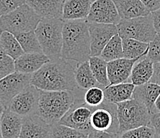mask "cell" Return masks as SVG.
Here are the masks:
<instances>
[{
    "label": "cell",
    "mask_w": 160,
    "mask_h": 138,
    "mask_svg": "<svg viewBox=\"0 0 160 138\" xmlns=\"http://www.w3.org/2000/svg\"><path fill=\"white\" fill-rule=\"evenodd\" d=\"M77 64L63 58L50 60L32 74L30 84L43 91H74L78 88L74 75Z\"/></svg>",
    "instance_id": "1"
},
{
    "label": "cell",
    "mask_w": 160,
    "mask_h": 138,
    "mask_svg": "<svg viewBox=\"0 0 160 138\" xmlns=\"http://www.w3.org/2000/svg\"><path fill=\"white\" fill-rule=\"evenodd\" d=\"M91 56L90 34L86 20L65 21L62 30V58L82 63Z\"/></svg>",
    "instance_id": "2"
},
{
    "label": "cell",
    "mask_w": 160,
    "mask_h": 138,
    "mask_svg": "<svg viewBox=\"0 0 160 138\" xmlns=\"http://www.w3.org/2000/svg\"><path fill=\"white\" fill-rule=\"evenodd\" d=\"M40 90L37 115L49 125L58 123L73 104L77 91Z\"/></svg>",
    "instance_id": "3"
},
{
    "label": "cell",
    "mask_w": 160,
    "mask_h": 138,
    "mask_svg": "<svg viewBox=\"0 0 160 138\" xmlns=\"http://www.w3.org/2000/svg\"><path fill=\"white\" fill-rule=\"evenodd\" d=\"M64 22L62 18H42L34 30L42 53L50 60L62 58Z\"/></svg>",
    "instance_id": "4"
},
{
    "label": "cell",
    "mask_w": 160,
    "mask_h": 138,
    "mask_svg": "<svg viewBox=\"0 0 160 138\" xmlns=\"http://www.w3.org/2000/svg\"><path fill=\"white\" fill-rule=\"evenodd\" d=\"M116 105L120 133L139 126H150L151 113L140 101L132 98Z\"/></svg>",
    "instance_id": "5"
},
{
    "label": "cell",
    "mask_w": 160,
    "mask_h": 138,
    "mask_svg": "<svg viewBox=\"0 0 160 138\" xmlns=\"http://www.w3.org/2000/svg\"><path fill=\"white\" fill-rule=\"evenodd\" d=\"M42 18L32 7L24 3L9 14L0 17V30L14 34L35 30Z\"/></svg>",
    "instance_id": "6"
},
{
    "label": "cell",
    "mask_w": 160,
    "mask_h": 138,
    "mask_svg": "<svg viewBox=\"0 0 160 138\" xmlns=\"http://www.w3.org/2000/svg\"><path fill=\"white\" fill-rule=\"evenodd\" d=\"M116 26L118 34L122 39L132 38L150 43L157 33L151 14L136 18H121Z\"/></svg>",
    "instance_id": "7"
},
{
    "label": "cell",
    "mask_w": 160,
    "mask_h": 138,
    "mask_svg": "<svg viewBox=\"0 0 160 138\" xmlns=\"http://www.w3.org/2000/svg\"><path fill=\"white\" fill-rule=\"evenodd\" d=\"M85 90L78 88L77 96L69 110L60 120L59 123L78 129L80 131L89 133L92 130L90 126V117L94 107L87 105L84 101Z\"/></svg>",
    "instance_id": "8"
},
{
    "label": "cell",
    "mask_w": 160,
    "mask_h": 138,
    "mask_svg": "<svg viewBox=\"0 0 160 138\" xmlns=\"http://www.w3.org/2000/svg\"><path fill=\"white\" fill-rule=\"evenodd\" d=\"M90 126L94 130L120 133L117 105L104 100L99 107H94L90 117Z\"/></svg>",
    "instance_id": "9"
},
{
    "label": "cell",
    "mask_w": 160,
    "mask_h": 138,
    "mask_svg": "<svg viewBox=\"0 0 160 138\" xmlns=\"http://www.w3.org/2000/svg\"><path fill=\"white\" fill-rule=\"evenodd\" d=\"M40 90L30 85L13 98L7 109L22 117L37 114Z\"/></svg>",
    "instance_id": "10"
},
{
    "label": "cell",
    "mask_w": 160,
    "mask_h": 138,
    "mask_svg": "<svg viewBox=\"0 0 160 138\" xmlns=\"http://www.w3.org/2000/svg\"><path fill=\"white\" fill-rule=\"evenodd\" d=\"M32 74L14 72L0 79V100L6 109L18 94L30 84Z\"/></svg>",
    "instance_id": "11"
},
{
    "label": "cell",
    "mask_w": 160,
    "mask_h": 138,
    "mask_svg": "<svg viewBox=\"0 0 160 138\" xmlns=\"http://www.w3.org/2000/svg\"><path fill=\"white\" fill-rule=\"evenodd\" d=\"M120 20L121 17L112 0H94L86 18L88 22L113 25H117Z\"/></svg>",
    "instance_id": "12"
},
{
    "label": "cell",
    "mask_w": 160,
    "mask_h": 138,
    "mask_svg": "<svg viewBox=\"0 0 160 138\" xmlns=\"http://www.w3.org/2000/svg\"><path fill=\"white\" fill-rule=\"evenodd\" d=\"M91 56H100L112 37L118 33L116 25L88 22Z\"/></svg>",
    "instance_id": "13"
},
{
    "label": "cell",
    "mask_w": 160,
    "mask_h": 138,
    "mask_svg": "<svg viewBox=\"0 0 160 138\" xmlns=\"http://www.w3.org/2000/svg\"><path fill=\"white\" fill-rule=\"evenodd\" d=\"M140 59L142 58L128 59L122 57L108 62V77L109 85L130 82L129 78L134 64Z\"/></svg>",
    "instance_id": "14"
},
{
    "label": "cell",
    "mask_w": 160,
    "mask_h": 138,
    "mask_svg": "<svg viewBox=\"0 0 160 138\" xmlns=\"http://www.w3.org/2000/svg\"><path fill=\"white\" fill-rule=\"evenodd\" d=\"M50 126L37 114L24 117L19 138H49Z\"/></svg>",
    "instance_id": "15"
},
{
    "label": "cell",
    "mask_w": 160,
    "mask_h": 138,
    "mask_svg": "<svg viewBox=\"0 0 160 138\" xmlns=\"http://www.w3.org/2000/svg\"><path fill=\"white\" fill-rule=\"evenodd\" d=\"M65 1V0H26V3L32 7L42 18H62Z\"/></svg>",
    "instance_id": "16"
},
{
    "label": "cell",
    "mask_w": 160,
    "mask_h": 138,
    "mask_svg": "<svg viewBox=\"0 0 160 138\" xmlns=\"http://www.w3.org/2000/svg\"><path fill=\"white\" fill-rule=\"evenodd\" d=\"M50 59L44 53H26L14 60L15 71L25 74H33L40 69Z\"/></svg>",
    "instance_id": "17"
},
{
    "label": "cell",
    "mask_w": 160,
    "mask_h": 138,
    "mask_svg": "<svg viewBox=\"0 0 160 138\" xmlns=\"http://www.w3.org/2000/svg\"><path fill=\"white\" fill-rule=\"evenodd\" d=\"M159 94L160 86L155 83L148 82L142 85L135 87L132 98L143 103L151 114H152L157 112L155 104Z\"/></svg>",
    "instance_id": "18"
},
{
    "label": "cell",
    "mask_w": 160,
    "mask_h": 138,
    "mask_svg": "<svg viewBox=\"0 0 160 138\" xmlns=\"http://www.w3.org/2000/svg\"><path fill=\"white\" fill-rule=\"evenodd\" d=\"M93 0H65L62 18L69 20H86Z\"/></svg>",
    "instance_id": "19"
},
{
    "label": "cell",
    "mask_w": 160,
    "mask_h": 138,
    "mask_svg": "<svg viewBox=\"0 0 160 138\" xmlns=\"http://www.w3.org/2000/svg\"><path fill=\"white\" fill-rule=\"evenodd\" d=\"M23 117L6 109L0 117L1 133L3 138H19Z\"/></svg>",
    "instance_id": "20"
},
{
    "label": "cell",
    "mask_w": 160,
    "mask_h": 138,
    "mask_svg": "<svg viewBox=\"0 0 160 138\" xmlns=\"http://www.w3.org/2000/svg\"><path fill=\"white\" fill-rule=\"evenodd\" d=\"M121 18H132L151 14L141 0H112Z\"/></svg>",
    "instance_id": "21"
},
{
    "label": "cell",
    "mask_w": 160,
    "mask_h": 138,
    "mask_svg": "<svg viewBox=\"0 0 160 138\" xmlns=\"http://www.w3.org/2000/svg\"><path fill=\"white\" fill-rule=\"evenodd\" d=\"M153 73L154 63L146 56L134 64L129 81L135 86L142 85L150 82Z\"/></svg>",
    "instance_id": "22"
},
{
    "label": "cell",
    "mask_w": 160,
    "mask_h": 138,
    "mask_svg": "<svg viewBox=\"0 0 160 138\" xmlns=\"http://www.w3.org/2000/svg\"><path fill=\"white\" fill-rule=\"evenodd\" d=\"M136 86L131 82L108 85L104 88V98L113 103L122 102L132 98Z\"/></svg>",
    "instance_id": "23"
},
{
    "label": "cell",
    "mask_w": 160,
    "mask_h": 138,
    "mask_svg": "<svg viewBox=\"0 0 160 138\" xmlns=\"http://www.w3.org/2000/svg\"><path fill=\"white\" fill-rule=\"evenodd\" d=\"M76 83L79 88L82 90H88L92 87H100L90 68L89 61L86 60L82 63H78L76 67L75 72Z\"/></svg>",
    "instance_id": "24"
},
{
    "label": "cell",
    "mask_w": 160,
    "mask_h": 138,
    "mask_svg": "<svg viewBox=\"0 0 160 138\" xmlns=\"http://www.w3.org/2000/svg\"><path fill=\"white\" fill-rule=\"evenodd\" d=\"M0 49L14 60L25 53L15 35L6 30H0Z\"/></svg>",
    "instance_id": "25"
},
{
    "label": "cell",
    "mask_w": 160,
    "mask_h": 138,
    "mask_svg": "<svg viewBox=\"0 0 160 138\" xmlns=\"http://www.w3.org/2000/svg\"><path fill=\"white\" fill-rule=\"evenodd\" d=\"M123 57L128 59L142 58L147 56L149 49V43L132 38L123 39Z\"/></svg>",
    "instance_id": "26"
},
{
    "label": "cell",
    "mask_w": 160,
    "mask_h": 138,
    "mask_svg": "<svg viewBox=\"0 0 160 138\" xmlns=\"http://www.w3.org/2000/svg\"><path fill=\"white\" fill-rule=\"evenodd\" d=\"M90 68L95 79L99 83L101 88H104L109 85L108 77V62L100 56H90Z\"/></svg>",
    "instance_id": "27"
},
{
    "label": "cell",
    "mask_w": 160,
    "mask_h": 138,
    "mask_svg": "<svg viewBox=\"0 0 160 138\" xmlns=\"http://www.w3.org/2000/svg\"><path fill=\"white\" fill-rule=\"evenodd\" d=\"M100 56L107 62L123 57V39L118 33L108 42Z\"/></svg>",
    "instance_id": "28"
},
{
    "label": "cell",
    "mask_w": 160,
    "mask_h": 138,
    "mask_svg": "<svg viewBox=\"0 0 160 138\" xmlns=\"http://www.w3.org/2000/svg\"><path fill=\"white\" fill-rule=\"evenodd\" d=\"M14 35H15L16 38L18 39L23 51L26 53H43L42 49L41 48L40 43H39L38 39L34 30L16 33Z\"/></svg>",
    "instance_id": "29"
},
{
    "label": "cell",
    "mask_w": 160,
    "mask_h": 138,
    "mask_svg": "<svg viewBox=\"0 0 160 138\" xmlns=\"http://www.w3.org/2000/svg\"><path fill=\"white\" fill-rule=\"evenodd\" d=\"M88 133L65 125L56 123L50 126L49 138H87Z\"/></svg>",
    "instance_id": "30"
},
{
    "label": "cell",
    "mask_w": 160,
    "mask_h": 138,
    "mask_svg": "<svg viewBox=\"0 0 160 138\" xmlns=\"http://www.w3.org/2000/svg\"><path fill=\"white\" fill-rule=\"evenodd\" d=\"M104 100V88L98 86L86 90L84 94V101L90 107H99Z\"/></svg>",
    "instance_id": "31"
},
{
    "label": "cell",
    "mask_w": 160,
    "mask_h": 138,
    "mask_svg": "<svg viewBox=\"0 0 160 138\" xmlns=\"http://www.w3.org/2000/svg\"><path fill=\"white\" fill-rule=\"evenodd\" d=\"M155 131L150 126H142L120 133V138H154Z\"/></svg>",
    "instance_id": "32"
},
{
    "label": "cell",
    "mask_w": 160,
    "mask_h": 138,
    "mask_svg": "<svg viewBox=\"0 0 160 138\" xmlns=\"http://www.w3.org/2000/svg\"><path fill=\"white\" fill-rule=\"evenodd\" d=\"M14 72V59L0 49V79Z\"/></svg>",
    "instance_id": "33"
},
{
    "label": "cell",
    "mask_w": 160,
    "mask_h": 138,
    "mask_svg": "<svg viewBox=\"0 0 160 138\" xmlns=\"http://www.w3.org/2000/svg\"><path fill=\"white\" fill-rule=\"evenodd\" d=\"M147 57L153 63L160 62V33H157L153 40L149 43Z\"/></svg>",
    "instance_id": "34"
},
{
    "label": "cell",
    "mask_w": 160,
    "mask_h": 138,
    "mask_svg": "<svg viewBox=\"0 0 160 138\" xmlns=\"http://www.w3.org/2000/svg\"><path fill=\"white\" fill-rule=\"evenodd\" d=\"M24 3L26 0H0V17L9 14Z\"/></svg>",
    "instance_id": "35"
},
{
    "label": "cell",
    "mask_w": 160,
    "mask_h": 138,
    "mask_svg": "<svg viewBox=\"0 0 160 138\" xmlns=\"http://www.w3.org/2000/svg\"><path fill=\"white\" fill-rule=\"evenodd\" d=\"M120 133L108 131H99L92 129L88 134L87 138H120Z\"/></svg>",
    "instance_id": "36"
},
{
    "label": "cell",
    "mask_w": 160,
    "mask_h": 138,
    "mask_svg": "<svg viewBox=\"0 0 160 138\" xmlns=\"http://www.w3.org/2000/svg\"><path fill=\"white\" fill-rule=\"evenodd\" d=\"M150 126L155 129L156 134H160V111L151 114Z\"/></svg>",
    "instance_id": "37"
},
{
    "label": "cell",
    "mask_w": 160,
    "mask_h": 138,
    "mask_svg": "<svg viewBox=\"0 0 160 138\" xmlns=\"http://www.w3.org/2000/svg\"><path fill=\"white\" fill-rule=\"evenodd\" d=\"M141 2L151 13L160 9V0H141Z\"/></svg>",
    "instance_id": "38"
},
{
    "label": "cell",
    "mask_w": 160,
    "mask_h": 138,
    "mask_svg": "<svg viewBox=\"0 0 160 138\" xmlns=\"http://www.w3.org/2000/svg\"><path fill=\"white\" fill-rule=\"evenodd\" d=\"M150 82L155 83L160 86V62L154 63V73Z\"/></svg>",
    "instance_id": "39"
},
{
    "label": "cell",
    "mask_w": 160,
    "mask_h": 138,
    "mask_svg": "<svg viewBox=\"0 0 160 138\" xmlns=\"http://www.w3.org/2000/svg\"><path fill=\"white\" fill-rule=\"evenodd\" d=\"M152 16V20H153V24L155 30L157 33H160V9L157 11L151 12Z\"/></svg>",
    "instance_id": "40"
},
{
    "label": "cell",
    "mask_w": 160,
    "mask_h": 138,
    "mask_svg": "<svg viewBox=\"0 0 160 138\" xmlns=\"http://www.w3.org/2000/svg\"><path fill=\"white\" fill-rule=\"evenodd\" d=\"M155 106L157 111H160V94H159V96L158 97V98H157L156 102H155Z\"/></svg>",
    "instance_id": "41"
},
{
    "label": "cell",
    "mask_w": 160,
    "mask_h": 138,
    "mask_svg": "<svg viewBox=\"0 0 160 138\" xmlns=\"http://www.w3.org/2000/svg\"><path fill=\"white\" fill-rule=\"evenodd\" d=\"M6 110V107L4 106V104L2 103V102L0 100V117L2 116V113L4 112V110Z\"/></svg>",
    "instance_id": "42"
},
{
    "label": "cell",
    "mask_w": 160,
    "mask_h": 138,
    "mask_svg": "<svg viewBox=\"0 0 160 138\" xmlns=\"http://www.w3.org/2000/svg\"><path fill=\"white\" fill-rule=\"evenodd\" d=\"M154 138H160V134H156V133H155V137Z\"/></svg>",
    "instance_id": "43"
},
{
    "label": "cell",
    "mask_w": 160,
    "mask_h": 138,
    "mask_svg": "<svg viewBox=\"0 0 160 138\" xmlns=\"http://www.w3.org/2000/svg\"><path fill=\"white\" fill-rule=\"evenodd\" d=\"M2 137V133H1V127H0V138Z\"/></svg>",
    "instance_id": "44"
},
{
    "label": "cell",
    "mask_w": 160,
    "mask_h": 138,
    "mask_svg": "<svg viewBox=\"0 0 160 138\" xmlns=\"http://www.w3.org/2000/svg\"><path fill=\"white\" fill-rule=\"evenodd\" d=\"M1 138H3V137H2H2H1Z\"/></svg>",
    "instance_id": "45"
},
{
    "label": "cell",
    "mask_w": 160,
    "mask_h": 138,
    "mask_svg": "<svg viewBox=\"0 0 160 138\" xmlns=\"http://www.w3.org/2000/svg\"><path fill=\"white\" fill-rule=\"evenodd\" d=\"M93 1H94V0H93Z\"/></svg>",
    "instance_id": "46"
}]
</instances>
